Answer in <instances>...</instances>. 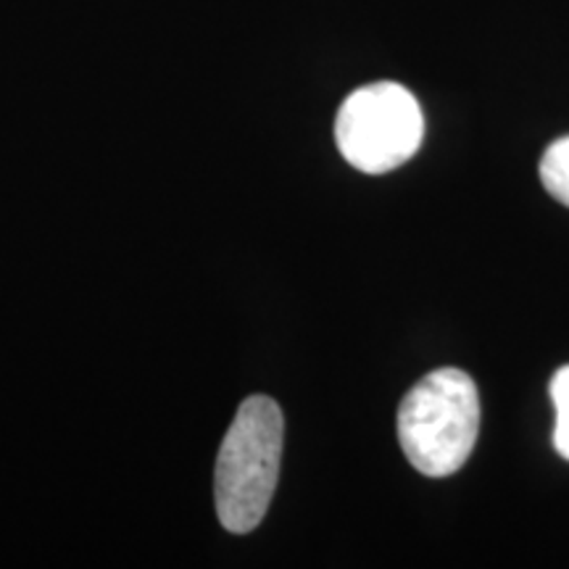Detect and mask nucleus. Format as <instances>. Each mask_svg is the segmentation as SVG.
I'll return each instance as SVG.
<instances>
[{
    "label": "nucleus",
    "mask_w": 569,
    "mask_h": 569,
    "mask_svg": "<svg viewBox=\"0 0 569 569\" xmlns=\"http://www.w3.org/2000/svg\"><path fill=\"white\" fill-rule=\"evenodd\" d=\"M284 443L282 411L269 396L240 403L222 440L213 472L219 522L232 536H246L267 517L272 503Z\"/></svg>",
    "instance_id": "obj_1"
},
{
    "label": "nucleus",
    "mask_w": 569,
    "mask_h": 569,
    "mask_svg": "<svg viewBox=\"0 0 569 569\" xmlns=\"http://www.w3.org/2000/svg\"><path fill=\"white\" fill-rule=\"evenodd\" d=\"M540 180L559 203L569 206V138H561L546 148L540 159Z\"/></svg>",
    "instance_id": "obj_4"
},
{
    "label": "nucleus",
    "mask_w": 569,
    "mask_h": 569,
    "mask_svg": "<svg viewBox=\"0 0 569 569\" xmlns=\"http://www.w3.org/2000/svg\"><path fill=\"white\" fill-rule=\"evenodd\" d=\"M480 432V396L461 369H436L398 407V443L417 472L446 478L467 465Z\"/></svg>",
    "instance_id": "obj_2"
},
{
    "label": "nucleus",
    "mask_w": 569,
    "mask_h": 569,
    "mask_svg": "<svg viewBox=\"0 0 569 569\" xmlns=\"http://www.w3.org/2000/svg\"><path fill=\"white\" fill-rule=\"evenodd\" d=\"M422 138V109L398 82H375L353 90L336 119L340 153L365 174L393 172L419 151Z\"/></svg>",
    "instance_id": "obj_3"
},
{
    "label": "nucleus",
    "mask_w": 569,
    "mask_h": 569,
    "mask_svg": "<svg viewBox=\"0 0 569 569\" xmlns=\"http://www.w3.org/2000/svg\"><path fill=\"white\" fill-rule=\"evenodd\" d=\"M551 401L557 409V427H553V446L569 461V365L561 367L551 380Z\"/></svg>",
    "instance_id": "obj_5"
}]
</instances>
